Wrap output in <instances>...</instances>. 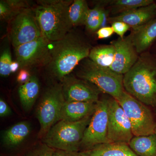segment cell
<instances>
[{
  "label": "cell",
  "mask_w": 156,
  "mask_h": 156,
  "mask_svg": "<svg viewBox=\"0 0 156 156\" xmlns=\"http://www.w3.org/2000/svg\"><path fill=\"white\" fill-rule=\"evenodd\" d=\"M92 47L85 38L72 30L62 39L51 42L49 72L61 81L88 58Z\"/></svg>",
  "instance_id": "cell-1"
},
{
  "label": "cell",
  "mask_w": 156,
  "mask_h": 156,
  "mask_svg": "<svg viewBox=\"0 0 156 156\" xmlns=\"http://www.w3.org/2000/svg\"><path fill=\"white\" fill-rule=\"evenodd\" d=\"M125 91L148 106L156 107V57L142 53L123 78Z\"/></svg>",
  "instance_id": "cell-2"
},
{
  "label": "cell",
  "mask_w": 156,
  "mask_h": 156,
  "mask_svg": "<svg viewBox=\"0 0 156 156\" xmlns=\"http://www.w3.org/2000/svg\"><path fill=\"white\" fill-rule=\"evenodd\" d=\"M73 1H38L33 11L43 36L50 42L64 37L73 26L69 11Z\"/></svg>",
  "instance_id": "cell-3"
},
{
  "label": "cell",
  "mask_w": 156,
  "mask_h": 156,
  "mask_svg": "<svg viewBox=\"0 0 156 156\" xmlns=\"http://www.w3.org/2000/svg\"><path fill=\"white\" fill-rule=\"evenodd\" d=\"M92 115L76 122L58 121L43 137V143L54 149L80 151L85 130Z\"/></svg>",
  "instance_id": "cell-4"
},
{
  "label": "cell",
  "mask_w": 156,
  "mask_h": 156,
  "mask_svg": "<svg viewBox=\"0 0 156 156\" xmlns=\"http://www.w3.org/2000/svg\"><path fill=\"white\" fill-rule=\"evenodd\" d=\"M83 61L77 71L78 77L93 84L101 92L119 100L125 91L123 85L124 75L108 68L99 66L89 58Z\"/></svg>",
  "instance_id": "cell-5"
},
{
  "label": "cell",
  "mask_w": 156,
  "mask_h": 156,
  "mask_svg": "<svg viewBox=\"0 0 156 156\" xmlns=\"http://www.w3.org/2000/svg\"><path fill=\"white\" fill-rule=\"evenodd\" d=\"M117 101L130 121L134 136L154 134L156 121L148 106L125 91Z\"/></svg>",
  "instance_id": "cell-6"
},
{
  "label": "cell",
  "mask_w": 156,
  "mask_h": 156,
  "mask_svg": "<svg viewBox=\"0 0 156 156\" xmlns=\"http://www.w3.org/2000/svg\"><path fill=\"white\" fill-rule=\"evenodd\" d=\"M65 102L61 83L54 85L45 92L36 112L37 118L40 125L39 138H43L50 128L59 121Z\"/></svg>",
  "instance_id": "cell-7"
},
{
  "label": "cell",
  "mask_w": 156,
  "mask_h": 156,
  "mask_svg": "<svg viewBox=\"0 0 156 156\" xmlns=\"http://www.w3.org/2000/svg\"><path fill=\"white\" fill-rule=\"evenodd\" d=\"M108 119V99L99 100L85 130L81 149L88 150L96 146L107 143Z\"/></svg>",
  "instance_id": "cell-8"
},
{
  "label": "cell",
  "mask_w": 156,
  "mask_h": 156,
  "mask_svg": "<svg viewBox=\"0 0 156 156\" xmlns=\"http://www.w3.org/2000/svg\"><path fill=\"white\" fill-rule=\"evenodd\" d=\"M9 34L14 48L43 36L34 13L30 9L23 10L12 20Z\"/></svg>",
  "instance_id": "cell-9"
},
{
  "label": "cell",
  "mask_w": 156,
  "mask_h": 156,
  "mask_svg": "<svg viewBox=\"0 0 156 156\" xmlns=\"http://www.w3.org/2000/svg\"><path fill=\"white\" fill-rule=\"evenodd\" d=\"M51 43L44 36L15 48L16 61L21 69L47 66L50 59Z\"/></svg>",
  "instance_id": "cell-10"
},
{
  "label": "cell",
  "mask_w": 156,
  "mask_h": 156,
  "mask_svg": "<svg viewBox=\"0 0 156 156\" xmlns=\"http://www.w3.org/2000/svg\"><path fill=\"white\" fill-rule=\"evenodd\" d=\"M107 143H129L134 135L131 123L119 103L114 98L108 99Z\"/></svg>",
  "instance_id": "cell-11"
},
{
  "label": "cell",
  "mask_w": 156,
  "mask_h": 156,
  "mask_svg": "<svg viewBox=\"0 0 156 156\" xmlns=\"http://www.w3.org/2000/svg\"><path fill=\"white\" fill-rule=\"evenodd\" d=\"M61 84L66 101L96 103L99 100V89L85 80L69 75L62 80Z\"/></svg>",
  "instance_id": "cell-12"
},
{
  "label": "cell",
  "mask_w": 156,
  "mask_h": 156,
  "mask_svg": "<svg viewBox=\"0 0 156 156\" xmlns=\"http://www.w3.org/2000/svg\"><path fill=\"white\" fill-rule=\"evenodd\" d=\"M114 46V60L110 69L115 72L124 75L136 63L139 58L138 53L133 44L131 34L123 38L119 37L113 41Z\"/></svg>",
  "instance_id": "cell-13"
},
{
  "label": "cell",
  "mask_w": 156,
  "mask_h": 156,
  "mask_svg": "<svg viewBox=\"0 0 156 156\" xmlns=\"http://www.w3.org/2000/svg\"><path fill=\"white\" fill-rule=\"evenodd\" d=\"M155 2L145 7H140L109 18L112 22L122 21L133 30L139 28L156 17Z\"/></svg>",
  "instance_id": "cell-14"
},
{
  "label": "cell",
  "mask_w": 156,
  "mask_h": 156,
  "mask_svg": "<svg viewBox=\"0 0 156 156\" xmlns=\"http://www.w3.org/2000/svg\"><path fill=\"white\" fill-rule=\"evenodd\" d=\"M136 52H147L156 41V17L139 28L133 30L131 34Z\"/></svg>",
  "instance_id": "cell-15"
},
{
  "label": "cell",
  "mask_w": 156,
  "mask_h": 156,
  "mask_svg": "<svg viewBox=\"0 0 156 156\" xmlns=\"http://www.w3.org/2000/svg\"><path fill=\"white\" fill-rule=\"evenodd\" d=\"M96 103L65 101L60 113L59 121L76 122L93 114Z\"/></svg>",
  "instance_id": "cell-16"
},
{
  "label": "cell",
  "mask_w": 156,
  "mask_h": 156,
  "mask_svg": "<svg viewBox=\"0 0 156 156\" xmlns=\"http://www.w3.org/2000/svg\"><path fill=\"white\" fill-rule=\"evenodd\" d=\"M83 151L86 156H137L128 144L122 142L103 144Z\"/></svg>",
  "instance_id": "cell-17"
},
{
  "label": "cell",
  "mask_w": 156,
  "mask_h": 156,
  "mask_svg": "<svg viewBox=\"0 0 156 156\" xmlns=\"http://www.w3.org/2000/svg\"><path fill=\"white\" fill-rule=\"evenodd\" d=\"M30 131V125L28 122L17 123L3 133V144L9 147H17L26 139Z\"/></svg>",
  "instance_id": "cell-18"
},
{
  "label": "cell",
  "mask_w": 156,
  "mask_h": 156,
  "mask_svg": "<svg viewBox=\"0 0 156 156\" xmlns=\"http://www.w3.org/2000/svg\"><path fill=\"white\" fill-rule=\"evenodd\" d=\"M40 89L38 80L35 76H31L27 83L19 87L20 99L26 112H28L32 108L38 96Z\"/></svg>",
  "instance_id": "cell-19"
},
{
  "label": "cell",
  "mask_w": 156,
  "mask_h": 156,
  "mask_svg": "<svg viewBox=\"0 0 156 156\" xmlns=\"http://www.w3.org/2000/svg\"><path fill=\"white\" fill-rule=\"evenodd\" d=\"M137 156H156V135L134 136L128 143Z\"/></svg>",
  "instance_id": "cell-20"
},
{
  "label": "cell",
  "mask_w": 156,
  "mask_h": 156,
  "mask_svg": "<svg viewBox=\"0 0 156 156\" xmlns=\"http://www.w3.org/2000/svg\"><path fill=\"white\" fill-rule=\"evenodd\" d=\"M115 50L112 44L100 45L92 48L88 58L97 65L110 68L114 60Z\"/></svg>",
  "instance_id": "cell-21"
},
{
  "label": "cell",
  "mask_w": 156,
  "mask_h": 156,
  "mask_svg": "<svg viewBox=\"0 0 156 156\" xmlns=\"http://www.w3.org/2000/svg\"><path fill=\"white\" fill-rule=\"evenodd\" d=\"M89 9L87 1L75 0L70 6L69 15L73 27L85 25Z\"/></svg>",
  "instance_id": "cell-22"
},
{
  "label": "cell",
  "mask_w": 156,
  "mask_h": 156,
  "mask_svg": "<svg viewBox=\"0 0 156 156\" xmlns=\"http://www.w3.org/2000/svg\"><path fill=\"white\" fill-rule=\"evenodd\" d=\"M154 2L153 0H116L111 1V13L122 14L134 9L145 7Z\"/></svg>",
  "instance_id": "cell-23"
},
{
  "label": "cell",
  "mask_w": 156,
  "mask_h": 156,
  "mask_svg": "<svg viewBox=\"0 0 156 156\" xmlns=\"http://www.w3.org/2000/svg\"><path fill=\"white\" fill-rule=\"evenodd\" d=\"M98 4L93 9H89L85 25L89 31L95 32L100 28L103 23L105 14L102 5Z\"/></svg>",
  "instance_id": "cell-24"
},
{
  "label": "cell",
  "mask_w": 156,
  "mask_h": 156,
  "mask_svg": "<svg viewBox=\"0 0 156 156\" xmlns=\"http://www.w3.org/2000/svg\"><path fill=\"white\" fill-rule=\"evenodd\" d=\"M10 48H5L0 57V75L7 77L11 74V66L12 62Z\"/></svg>",
  "instance_id": "cell-25"
},
{
  "label": "cell",
  "mask_w": 156,
  "mask_h": 156,
  "mask_svg": "<svg viewBox=\"0 0 156 156\" xmlns=\"http://www.w3.org/2000/svg\"><path fill=\"white\" fill-rule=\"evenodd\" d=\"M22 11L11 6L8 3L7 0L0 1V17L2 20L11 22L16 15Z\"/></svg>",
  "instance_id": "cell-26"
},
{
  "label": "cell",
  "mask_w": 156,
  "mask_h": 156,
  "mask_svg": "<svg viewBox=\"0 0 156 156\" xmlns=\"http://www.w3.org/2000/svg\"><path fill=\"white\" fill-rule=\"evenodd\" d=\"M54 149L43 143L31 149L23 156H52Z\"/></svg>",
  "instance_id": "cell-27"
},
{
  "label": "cell",
  "mask_w": 156,
  "mask_h": 156,
  "mask_svg": "<svg viewBox=\"0 0 156 156\" xmlns=\"http://www.w3.org/2000/svg\"><path fill=\"white\" fill-rule=\"evenodd\" d=\"M111 27L113 30L114 32L117 34L122 38L124 37L125 34L130 28L128 24L122 21L112 22Z\"/></svg>",
  "instance_id": "cell-28"
},
{
  "label": "cell",
  "mask_w": 156,
  "mask_h": 156,
  "mask_svg": "<svg viewBox=\"0 0 156 156\" xmlns=\"http://www.w3.org/2000/svg\"><path fill=\"white\" fill-rule=\"evenodd\" d=\"M114 33L112 27H104L98 29L97 31L96 34L98 39H106L111 36Z\"/></svg>",
  "instance_id": "cell-29"
},
{
  "label": "cell",
  "mask_w": 156,
  "mask_h": 156,
  "mask_svg": "<svg viewBox=\"0 0 156 156\" xmlns=\"http://www.w3.org/2000/svg\"><path fill=\"white\" fill-rule=\"evenodd\" d=\"M52 156H86L82 151L70 152L54 149Z\"/></svg>",
  "instance_id": "cell-30"
},
{
  "label": "cell",
  "mask_w": 156,
  "mask_h": 156,
  "mask_svg": "<svg viewBox=\"0 0 156 156\" xmlns=\"http://www.w3.org/2000/svg\"><path fill=\"white\" fill-rule=\"evenodd\" d=\"M30 74L26 69H23L20 70L17 77V80L20 83H25L30 79Z\"/></svg>",
  "instance_id": "cell-31"
},
{
  "label": "cell",
  "mask_w": 156,
  "mask_h": 156,
  "mask_svg": "<svg viewBox=\"0 0 156 156\" xmlns=\"http://www.w3.org/2000/svg\"><path fill=\"white\" fill-rule=\"evenodd\" d=\"M11 111L7 103L1 98L0 100V116L4 117L11 114Z\"/></svg>",
  "instance_id": "cell-32"
},
{
  "label": "cell",
  "mask_w": 156,
  "mask_h": 156,
  "mask_svg": "<svg viewBox=\"0 0 156 156\" xmlns=\"http://www.w3.org/2000/svg\"><path fill=\"white\" fill-rule=\"evenodd\" d=\"M20 68L19 63L17 61H13L11 66V73H15Z\"/></svg>",
  "instance_id": "cell-33"
},
{
  "label": "cell",
  "mask_w": 156,
  "mask_h": 156,
  "mask_svg": "<svg viewBox=\"0 0 156 156\" xmlns=\"http://www.w3.org/2000/svg\"><path fill=\"white\" fill-rule=\"evenodd\" d=\"M153 54V55H154V56H155V57H156V53H154V54Z\"/></svg>",
  "instance_id": "cell-34"
},
{
  "label": "cell",
  "mask_w": 156,
  "mask_h": 156,
  "mask_svg": "<svg viewBox=\"0 0 156 156\" xmlns=\"http://www.w3.org/2000/svg\"><path fill=\"white\" fill-rule=\"evenodd\" d=\"M154 134H155V135H156V128H155V130Z\"/></svg>",
  "instance_id": "cell-35"
},
{
  "label": "cell",
  "mask_w": 156,
  "mask_h": 156,
  "mask_svg": "<svg viewBox=\"0 0 156 156\" xmlns=\"http://www.w3.org/2000/svg\"><path fill=\"white\" fill-rule=\"evenodd\" d=\"M155 116H156V110H155Z\"/></svg>",
  "instance_id": "cell-36"
},
{
  "label": "cell",
  "mask_w": 156,
  "mask_h": 156,
  "mask_svg": "<svg viewBox=\"0 0 156 156\" xmlns=\"http://www.w3.org/2000/svg\"></svg>",
  "instance_id": "cell-37"
}]
</instances>
